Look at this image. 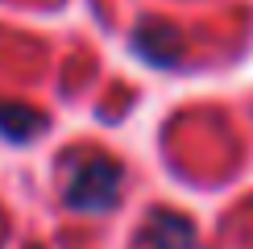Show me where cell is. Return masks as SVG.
I'll use <instances>...</instances> for the list:
<instances>
[{
  "instance_id": "obj_1",
  "label": "cell",
  "mask_w": 253,
  "mask_h": 249,
  "mask_svg": "<svg viewBox=\"0 0 253 249\" xmlns=\"http://www.w3.org/2000/svg\"><path fill=\"white\" fill-rule=\"evenodd\" d=\"M121 200V166L108 154H87L71 162L67 174V204L79 212H108Z\"/></svg>"
},
{
  "instance_id": "obj_2",
  "label": "cell",
  "mask_w": 253,
  "mask_h": 249,
  "mask_svg": "<svg viewBox=\"0 0 253 249\" xmlns=\"http://www.w3.org/2000/svg\"><path fill=\"white\" fill-rule=\"evenodd\" d=\"M133 50L145 62H154V67H174L178 54H183V38H178L174 25L145 21V25H137V34H133Z\"/></svg>"
},
{
  "instance_id": "obj_3",
  "label": "cell",
  "mask_w": 253,
  "mask_h": 249,
  "mask_svg": "<svg viewBox=\"0 0 253 249\" xmlns=\"http://www.w3.org/2000/svg\"><path fill=\"white\" fill-rule=\"evenodd\" d=\"M145 241L154 249H191V224L174 212H154L150 224H145Z\"/></svg>"
},
{
  "instance_id": "obj_4",
  "label": "cell",
  "mask_w": 253,
  "mask_h": 249,
  "mask_svg": "<svg viewBox=\"0 0 253 249\" xmlns=\"http://www.w3.org/2000/svg\"><path fill=\"white\" fill-rule=\"evenodd\" d=\"M42 129H46V117L42 112L25 108V104H0V133L8 141H29Z\"/></svg>"
}]
</instances>
